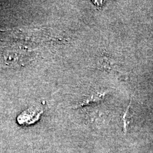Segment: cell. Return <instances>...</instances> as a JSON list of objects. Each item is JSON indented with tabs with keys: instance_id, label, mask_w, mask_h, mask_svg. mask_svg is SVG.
<instances>
[{
	"instance_id": "6da1fadb",
	"label": "cell",
	"mask_w": 153,
	"mask_h": 153,
	"mask_svg": "<svg viewBox=\"0 0 153 153\" xmlns=\"http://www.w3.org/2000/svg\"><path fill=\"white\" fill-rule=\"evenodd\" d=\"M131 100L130 101L129 105L128 106L127 108L121 117V120L123 124V129L125 133H126V132L128 131V128L129 126L132 119L133 115L131 110Z\"/></svg>"
}]
</instances>
